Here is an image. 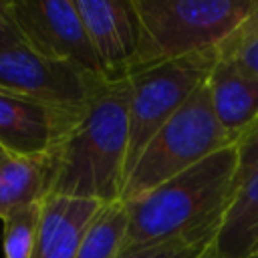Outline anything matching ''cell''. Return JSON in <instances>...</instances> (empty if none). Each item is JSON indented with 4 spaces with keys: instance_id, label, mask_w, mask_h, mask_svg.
Returning <instances> with one entry per match:
<instances>
[{
    "instance_id": "6da1fadb",
    "label": "cell",
    "mask_w": 258,
    "mask_h": 258,
    "mask_svg": "<svg viewBox=\"0 0 258 258\" xmlns=\"http://www.w3.org/2000/svg\"><path fill=\"white\" fill-rule=\"evenodd\" d=\"M129 145L127 79L107 81L50 153L48 196L121 200Z\"/></svg>"
},
{
    "instance_id": "7a4b0ae2",
    "label": "cell",
    "mask_w": 258,
    "mask_h": 258,
    "mask_svg": "<svg viewBox=\"0 0 258 258\" xmlns=\"http://www.w3.org/2000/svg\"><path fill=\"white\" fill-rule=\"evenodd\" d=\"M238 147L228 145L194 167L125 202L129 214L127 244L163 242L216 232L236 191Z\"/></svg>"
},
{
    "instance_id": "3957f363",
    "label": "cell",
    "mask_w": 258,
    "mask_h": 258,
    "mask_svg": "<svg viewBox=\"0 0 258 258\" xmlns=\"http://www.w3.org/2000/svg\"><path fill=\"white\" fill-rule=\"evenodd\" d=\"M133 8L139 22V46L131 71L220 52L224 42L258 10V0H133Z\"/></svg>"
},
{
    "instance_id": "277c9868",
    "label": "cell",
    "mask_w": 258,
    "mask_h": 258,
    "mask_svg": "<svg viewBox=\"0 0 258 258\" xmlns=\"http://www.w3.org/2000/svg\"><path fill=\"white\" fill-rule=\"evenodd\" d=\"M234 143L214 115L208 85H200L149 139L125 179L121 202H133L149 194L167 179Z\"/></svg>"
},
{
    "instance_id": "5b68a950",
    "label": "cell",
    "mask_w": 258,
    "mask_h": 258,
    "mask_svg": "<svg viewBox=\"0 0 258 258\" xmlns=\"http://www.w3.org/2000/svg\"><path fill=\"white\" fill-rule=\"evenodd\" d=\"M220 52H204L175 60H163L131 71L127 79L129 145L125 179L137 157L161 125L206 83ZM125 185V183H123Z\"/></svg>"
},
{
    "instance_id": "8992f818",
    "label": "cell",
    "mask_w": 258,
    "mask_h": 258,
    "mask_svg": "<svg viewBox=\"0 0 258 258\" xmlns=\"http://www.w3.org/2000/svg\"><path fill=\"white\" fill-rule=\"evenodd\" d=\"M107 79L52 60L26 42L0 50V87L64 109H85Z\"/></svg>"
},
{
    "instance_id": "52a82bcc",
    "label": "cell",
    "mask_w": 258,
    "mask_h": 258,
    "mask_svg": "<svg viewBox=\"0 0 258 258\" xmlns=\"http://www.w3.org/2000/svg\"><path fill=\"white\" fill-rule=\"evenodd\" d=\"M6 8L32 50L105 79L75 0H6Z\"/></svg>"
},
{
    "instance_id": "ba28073f",
    "label": "cell",
    "mask_w": 258,
    "mask_h": 258,
    "mask_svg": "<svg viewBox=\"0 0 258 258\" xmlns=\"http://www.w3.org/2000/svg\"><path fill=\"white\" fill-rule=\"evenodd\" d=\"M85 109H64L0 87V147L8 155H50Z\"/></svg>"
},
{
    "instance_id": "9c48e42d",
    "label": "cell",
    "mask_w": 258,
    "mask_h": 258,
    "mask_svg": "<svg viewBox=\"0 0 258 258\" xmlns=\"http://www.w3.org/2000/svg\"><path fill=\"white\" fill-rule=\"evenodd\" d=\"M75 6L105 79H125L139 46L133 0H75Z\"/></svg>"
},
{
    "instance_id": "30bf717a",
    "label": "cell",
    "mask_w": 258,
    "mask_h": 258,
    "mask_svg": "<svg viewBox=\"0 0 258 258\" xmlns=\"http://www.w3.org/2000/svg\"><path fill=\"white\" fill-rule=\"evenodd\" d=\"M206 85L218 123L238 141L258 119V77L250 75L234 60L220 56Z\"/></svg>"
},
{
    "instance_id": "8fae6325",
    "label": "cell",
    "mask_w": 258,
    "mask_h": 258,
    "mask_svg": "<svg viewBox=\"0 0 258 258\" xmlns=\"http://www.w3.org/2000/svg\"><path fill=\"white\" fill-rule=\"evenodd\" d=\"M101 206L103 204L95 200L46 196L30 258H75L81 240Z\"/></svg>"
},
{
    "instance_id": "7c38bea8",
    "label": "cell",
    "mask_w": 258,
    "mask_h": 258,
    "mask_svg": "<svg viewBox=\"0 0 258 258\" xmlns=\"http://www.w3.org/2000/svg\"><path fill=\"white\" fill-rule=\"evenodd\" d=\"M214 250L222 258H254L258 250V167L236 187L218 228Z\"/></svg>"
},
{
    "instance_id": "4fadbf2b",
    "label": "cell",
    "mask_w": 258,
    "mask_h": 258,
    "mask_svg": "<svg viewBox=\"0 0 258 258\" xmlns=\"http://www.w3.org/2000/svg\"><path fill=\"white\" fill-rule=\"evenodd\" d=\"M50 189V155H6L0 163V218L42 202Z\"/></svg>"
},
{
    "instance_id": "5bb4252c",
    "label": "cell",
    "mask_w": 258,
    "mask_h": 258,
    "mask_svg": "<svg viewBox=\"0 0 258 258\" xmlns=\"http://www.w3.org/2000/svg\"><path fill=\"white\" fill-rule=\"evenodd\" d=\"M129 214L125 202L103 204L89 224L75 258H117L127 244Z\"/></svg>"
},
{
    "instance_id": "9a60e30c",
    "label": "cell",
    "mask_w": 258,
    "mask_h": 258,
    "mask_svg": "<svg viewBox=\"0 0 258 258\" xmlns=\"http://www.w3.org/2000/svg\"><path fill=\"white\" fill-rule=\"evenodd\" d=\"M44 202V200H42ZM42 202L24 206L8 214L2 222V248L4 258H30L38 236Z\"/></svg>"
},
{
    "instance_id": "2e32d148",
    "label": "cell",
    "mask_w": 258,
    "mask_h": 258,
    "mask_svg": "<svg viewBox=\"0 0 258 258\" xmlns=\"http://www.w3.org/2000/svg\"><path fill=\"white\" fill-rule=\"evenodd\" d=\"M216 240V232L194 234L163 242L125 244L117 258H200Z\"/></svg>"
},
{
    "instance_id": "e0dca14e",
    "label": "cell",
    "mask_w": 258,
    "mask_h": 258,
    "mask_svg": "<svg viewBox=\"0 0 258 258\" xmlns=\"http://www.w3.org/2000/svg\"><path fill=\"white\" fill-rule=\"evenodd\" d=\"M220 56L234 60L238 67L258 77V10L224 42Z\"/></svg>"
},
{
    "instance_id": "ac0fdd59",
    "label": "cell",
    "mask_w": 258,
    "mask_h": 258,
    "mask_svg": "<svg viewBox=\"0 0 258 258\" xmlns=\"http://www.w3.org/2000/svg\"><path fill=\"white\" fill-rule=\"evenodd\" d=\"M236 147H238V173H236V187H238L258 167V119L236 141Z\"/></svg>"
},
{
    "instance_id": "d6986e66",
    "label": "cell",
    "mask_w": 258,
    "mask_h": 258,
    "mask_svg": "<svg viewBox=\"0 0 258 258\" xmlns=\"http://www.w3.org/2000/svg\"><path fill=\"white\" fill-rule=\"evenodd\" d=\"M18 42H24V40H22L16 24L12 22V18L8 14L6 0H0V50L8 48L12 44H18Z\"/></svg>"
},
{
    "instance_id": "ffe728a7",
    "label": "cell",
    "mask_w": 258,
    "mask_h": 258,
    "mask_svg": "<svg viewBox=\"0 0 258 258\" xmlns=\"http://www.w3.org/2000/svg\"><path fill=\"white\" fill-rule=\"evenodd\" d=\"M200 258H222V256H220V254L214 250V244H212V246H210V248H208V250H206V252H204Z\"/></svg>"
},
{
    "instance_id": "44dd1931",
    "label": "cell",
    "mask_w": 258,
    "mask_h": 258,
    "mask_svg": "<svg viewBox=\"0 0 258 258\" xmlns=\"http://www.w3.org/2000/svg\"><path fill=\"white\" fill-rule=\"evenodd\" d=\"M6 155H8V153H6V151H4V149H2V147H0V163H2V161H4V159H6Z\"/></svg>"
},
{
    "instance_id": "7402d4cb",
    "label": "cell",
    "mask_w": 258,
    "mask_h": 258,
    "mask_svg": "<svg viewBox=\"0 0 258 258\" xmlns=\"http://www.w3.org/2000/svg\"><path fill=\"white\" fill-rule=\"evenodd\" d=\"M254 258H258V250H256V254H254Z\"/></svg>"
}]
</instances>
